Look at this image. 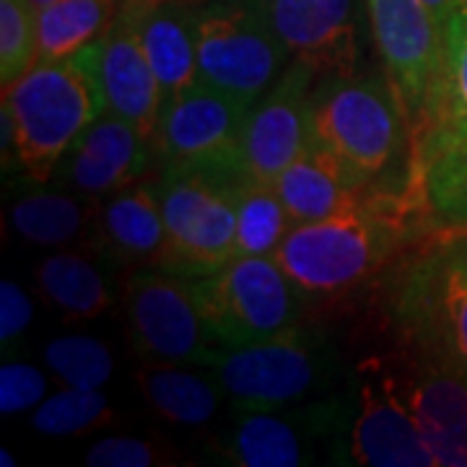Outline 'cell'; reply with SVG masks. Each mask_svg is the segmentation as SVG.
Here are the masks:
<instances>
[{"label": "cell", "instance_id": "e575fe53", "mask_svg": "<svg viewBox=\"0 0 467 467\" xmlns=\"http://www.w3.org/2000/svg\"><path fill=\"white\" fill-rule=\"evenodd\" d=\"M426 5H429V11L434 14L436 24H439V29L447 34V26H450L451 16L467 5V0H423Z\"/></svg>", "mask_w": 467, "mask_h": 467}, {"label": "cell", "instance_id": "d590c367", "mask_svg": "<svg viewBox=\"0 0 467 467\" xmlns=\"http://www.w3.org/2000/svg\"><path fill=\"white\" fill-rule=\"evenodd\" d=\"M0 457H3V460H0V465H3V467H14V465H16L14 454H11V451H8V450H0Z\"/></svg>", "mask_w": 467, "mask_h": 467}, {"label": "cell", "instance_id": "8992f818", "mask_svg": "<svg viewBox=\"0 0 467 467\" xmlns=\"http://www.w3.org/2000/svg\"><path fill=\"white\" fill-rule=\"evenodd\" d=\"M221 389L239 408H285L322 389L333 377V353L317 330L294 325L250 346H218L205 358Z\"/></svg>", "mask_w": 467, "mask_h": 467}, {"label": "cell", "instance_id": "4dcf8cb0", "mask_svg": "<svg viewBox=\"0 0 467 467\" xmlns=\"http://www.w3.org/2000/svg\"><path fill=\"white\" fill-rule=\"evenodd\" d=\"M36 63V11L29 0H0V81L16 84Z\"/></svg>", "mask_w": 467, "mask_h": 467}, {"label": "cell", "instance_id": "7a4b0ae2", "mask_svg": "<svg viewBox=\"0 0 467 467\" xmlns=\"http://www.w3.org/2000/svg\"><path fill=\"white\" fill-rule=\"evenodd\" d=\"M3 107L14 122L18 164L47 182L67 149L107 112L94 47L66 60H36L16 84L3 86Z\"/></svg>", "mask_w": 467, "mask_h": 467}, {"label": "cell", "instance_id": "1f68e13d", "mask_svg": "<svg viewBox=\"0 0 467 467\" xmlns=\"http://www.w3.org/2000/svg\"><path fill=\"white\" fill-rule=\"evenodd\" d=\"M177 462V454L167 444L140 436H104L86 451V465L91 467H159Z\"/></svg>", "mask_w": 467, "mask_h": 467}, {"label": "cell", "instance_id": "4316f807", "mask_svg": "<svg viewBox=\"0 0 467 467\" xmlns=\"http://www.w3.org/2000/svg\"><path fill=\"white\" fill-rule=\"evenodd\" d=\"M294 221L275 187L239 174L236 182V254L275 257Z\"/></svg>", "mask_w": 467, "mask_h": 467}, {"label": "cell", "instance_id": "30bf717a", "mask_svg": "<svg viewBox=\"0 0 467 467\" xmlns=\"http://www.w3.org/2000/svg\"><path fill=\"white\" fill-rule=\"evenodd\" d=\"M398 312L402 333L467 379V242L444 244L410 270Z\"/></svg>", "mask_w": 467, "mask_h": 467}, {"label": "cell", "instance_id": "277c9868", "mask_svg": "<svg viewBox=\"0 0 467 467\" xmlns=\"http://www.w3.org/2000/svg\"><path fill=\"white\" fill-rule=\"evenodd\" d=\"M236 182L239 171L169 167L159 180L167 226L161 263L190 281L216 273L236 257Z\"/></svg>", "mask_w": 467, "mask_h": 467}, {"label": "cell", "instance_id": "5bb4252c", "mask_svg": "<svg viewBox=\"0 0 467 467\" xmlns=\"http://www.w3.org/2000/svg\"><path fill=\"white\" fill-rule=\"evenodd\" d=\"M317 73L291 60L281 78L252 104L244 135L239 174L270 184L296 156L309 149V101Z\"/></svg>", "mask_w": 467, "mask_h": 467}, {"label": "cell", "instance_id": "6da1fadb", "mask_svg": "<svg viewBox=\"0 0 467 467\" xmlns=\"http://www.w3.org/2000/svg\"><path fill=\"white\" fill-rule=\"evenodd\" d=\"M416 208L389 195H371L346 213L296 223L275 260L301 296L335 299L356 291L382 270L408 234V213Z\"/></svg>", "mask_w": 467, "mask_h": 467}, {"label": "cell", "instance_id": "d4e9b609", "mask_svg": "<svg viewBox=\"0 0 467 467\" xmlns=\"http://www.w3.org/2000/svg\"><path fill=\"white\" fill-rule=\"evenodd\" d=\"M125 0H57L36 11V60H66L112 26Z\"/></svg>", "mask_w": 467, "mask_h": 467}, {"label": "cell", "instance_id": "2e32d148", "mask_svg": "<svg viewBox=\"0 0 467 467\" xmlns=\"http://www.w3.org/2000/svg\"><path fill=\"white\" fill-rule=\"evenodd\" d=\"M263 8L294 60L325 78L356 76V0H263Z\"/></svg>", "mask_w": 467, "mask_h": 467}, {"label": "cell", "instance_id": "ac0fdd59", "mask_svg": "<svg viewBox=\"0 0 467 467\" xmlns=\"http://www.w3.org/2000/svg\"><path fill=\"white\" fill-rule=\"evenodd\" d=\"M150 149L153 143L135 125L104 112L67 149L55 174L88 198L112 195L146 174Z\"/></svg>", "mask_w": 467, "mask_h": 467}, {"label": "cell", "instance_id": "9c48e42d", "mask_svg": "<svg viewBox=\"0 0 467 467\" xmlns=\"http://www.w3.org/2000/svg\"><path fill=\"white\" fill-rule=\"evenodd\" d=\"M125 312L143 361H202L213 335L202 319L192 281L164 267L140 270L125 284Z\"/></svg>", "mask_w": 467, "mask_h": 467}, {"label": "cell", "instance_id": "3957f363", "mask_svg": "<svg viewBox=\"0 0 467 467\" xmlns=\"http://www.w3.org/2000/svg\"><path fill=\"white\" fill-rule=\"evenodd\" d=\"M408 115L392 86L374 78L333 76L312 91L309 140L374 182L405 149Z\"/></svg>", "mask_w": 467, "mask_h": 467}, {"label": "cell", "instance_id": "e0dca14e", "mask_svg": "<svg viewBox=\"0 0 467 467\" xmlns=\"http://www.w3.org/2000/svg\"><path fill=\"white\" fill-rule=\"evenodd\" d=\"M337 405H312L281 413L278 408H244L234 429L221 441L223 462L239 467H299L312 460V447L322 429L340 423Z\"/></svg>", "mask_w": 467, "mask_h": 467}, {"label": "cell", "instance_id": "7c38bea8", "mask_svg": "<svg viewBox=\"0 0 467 467\" xmlns=\"http://www.w3.org/2000/svg\"><path fill=\"white\" fill-rule=\"evenodd\" d=\"M346 462L364 467H436L387 361H367L350 413Z\"/></svg>", "mask_w": 467, "mask_h": 467}, {"label": "cell", "instance_id": "83f0119b", "mask_svg": "<svg viewBox=\"0 0 467 467\" xmlns=\"http://www.w3.org/2000/svg\"><path fill=\"white\" fill-rule=\"evenodd\" d=\"M86 202L67 192L36 190L11 205V226L39 247H66L86 232Z\"/></svg>", "mask_w": 467, "mask_h": 467}, {"label": "cell", "instance_id": "52a82bcc", "mask_svg": "<svg viewBox=\"0 0 467 467\" xmlns=\"http://www.w3.org/2000/svg\"><path fill=\"white\" fill-rule=\"evenodd\" d=\"M192 291L216 346H250L299 325V288L275 257L236 254Z\"/></svg>", "mask_w": 467, "mask_h": 467}, {"label": "cell", "instance_id": "ba28073f", "mask_svg": "<svg viewBox=\"0 0 467 467\" xmlns=\"http://www.w3.org/2000/svg\"><path fill=\"white\" fill-rule=\"evenodd\" d=\"M387 84L410 122H420L444 70V32L423 0H364Z\"/></svg>", "mask_w": 467, "mask_h": 467}, {"label": "cell", "instance_id": "cb8c5ba5", "mask_svg": "<svg viewBox=\"0 0 467 467\" xmlns=\"http://www.w3.org/2000/svg\"><path fill=\"white\" fill-rule=\"evenodd\" d=\"M42 299L70 322L101 317L112 306V294L101 270L76 252H55L36 265Z\"/></svg>", "mask_w": 467, "mask_h": 467}, {"label": "cell", "instance_id": "5b68a950", "mask_svg": "<svg viewBox=\"0 0 467 467\" xmlns=\"http://www.w3.org/2000/svg\"><path fill=\"white\" fill-rule=\"evenodd\" d=\"M195 42L202 84L247 104L260 99L294 60L263 0H205L195 5Z\"/></svg>", "mask_w": 467, "mask_h": 467}, {"label": "cell", "instance_id": "484cf974", "mask_svg": "<svg viewBox=\"0 0 467 467\" xmlns=\"http://www.w3.org/2000/svg\"><path fill=\"white\" fill-rule=\"evenodd\" d=\"M444 45V70L416 135L467 133V5L451 16Z\"/></svg>", "mask_w": 467, "mask_h": 467}, {"label": "cell", "instance_id": "836d02e7", "mask_svg": "<svg viewBox=\"0 0 467 467\" xmlns=\"http://www.w3.org/2000/svg\"><path fill=\"white\" fill-rule=\"evenodd\" d=\"M32 299L26 296V291L21 285L5 278L0 284V343H3V350L16 346L18 337L32 325Z\"/></svg>", "mask_w": 467, "mask_h": 467}, {"label": "cell", "instance_id": "9a60e30c", "mask_svg": "<svg viewBox=\"0 0 467 467\" xmlns=\"http://www.w3.org/2000/svg\"><path fill=\"white\" fill-rule=\"evenodd\" d=\"M91 47L107 112L128 119L153 143L164 109V91L143 52L130 0L122 3L112 26Z\"/></svg>", "mask_w": 467, "mask_h": 467}, {"label": "cell", "instance_id": "44dd1931", "mask_svg": "<svg viewBox=\"0 0 467 467\" xmlns=\"http://www.w3.org/2000/svg\"><path fill=\"white\" fill-rule=\"evenodd\" d=\"M143 52L164 91V101L201 84L195 8L184 0H130Z\"/></svg>", "mask_w": 467, "mask_h": 467}, {"label": "cell", "instance_id": "8fae6325", "mask_svg": "<svg viewBox=\"0 0 467 467\" xmlns=\"http://www.w3.org/2000/svg\"><path fill=\"white\" fill-rule=\"evenodd\" d=\"M250 109L247 101L201 81L164 101L153 146L169 167L239 171Z\"/></svg>", "mask_w": 467, "mask_h": 467}, {"label": "cell", "instance_id": "f1b7e54d", "mask_svg": "<svg viewBox=\"0 0 467 467\" xmlns=\"http://www.w3.org/2000/svg\"><path fill=\"white\" fill-rule=\"evenodd\" d=\"M115 408L101 389L66 387L34 408L32 429L36 434L66 439L101 431L115 423Z\"/></svg>", "mask_w": 467, "mask_h": 467}, {"label": "cell", "instance_id": "603a6c76", "mask_svg": "<svg viewBox=\"0 0 467 467\" xmlns=\"http://www.w3.org/2000/svg\"><path fill=\"white\" fill-rule=\"evenodd\" d=\"M135 382L159 416L180 426L213 420L223 392L213 379L169 361H143L135 371Z\"/></svg>", "mask_w": 467, "mask_h": 467}, {"label": "cell", "instance_id": "ffe728a7", "mask_svg": "<svg viewBox=\"0 0 467 467\" xmlns=\"http://www.w3.org/2000/svg\"><path fill=\"white\" fill-rule=\"evenodd\" d=\"M270 184L284 201L294 226L346 213L371 198L368 182L356 177L330 150L315 143H309V149Z\"/></svg>", "mask_w": 467, "mask_h": 467}, {"label": "cell", "instance_id": "f546056e", "mask_svg": "<svg viewBox=\"0 0 467 467\" xmlns=\"http://www.w3.org/2000/svg\"><path fill=\"white\" fill-rule=\"evenodd\" d=\"M45 364L66 387L101 389L115 374V356L91 335H60L45 346Z\"/></svg>", "mask_w": 467, "mask_h": 467}, {"label": "cell", "instance_id": "7402d4cb", "mask_svg": "<svg viewBox=\"0 0 467 467\" xmlns=\"http://www.w3.org/2000/svg\"><path fill=\"white\" fill-rule=\"evenodd\" d=\"M99 234L104 247L122 263L159 265L167 244L159 184L135 182L112 192L101 208Z\"/></svg>", "mask_w": 467, "mask_h": 467}, {"label": "cell", "instance_id": "8d00e7d4", "mask_svg": "<svg viewBox=\"0 0 467 467\" xmlns=\"http://www.w3.org/2000/svg\"><path fill=\"white\" fill-rule=\"evenodd\" d=\"M52 3H57V0H29V5H32L34 11H42V8H47Z\"/></svg>", "mask_w": 467, "mask_h": 467}, {"label": "cell", "instance_id": "4fadbf2b", "mask_svg": "<svg viewBox=\"0 0 467 467\" xmlns=\"http://www.w3.org/2000/svg\"><path fill=\"white\" fill-rule=\"evenodd\" d=\"M402 353L392 371L436 467H467V379L408 335Z\"/></svg>", "mask_w": 467, "mask_h": 467}, {"label": "cell", "instance_id": "d6a6232c", "mask_svg": "<svg viewBox=\"0 0 467 467\" xmlns=\"http://www.w3.org/2000/svg\"><path fill=\"white\" fill-rule=\"evenodd\" d=\"M47 398V377L42 368L11 361L0 368V413L16 416L34 410L39 402Z\"/></svg>", "mask_w": 467, "mask_h": 467}, {"label": "cell", "instance_id": "d6986e66", "mask_svg": "<svg viewBox=\"0 0 467 467\" xmlns=\"http://www.w3.org/2000/svg\"><path fill=\"white\" fill-rule=\"evenodd\" d=\"M405 192L436 223L467 234V133L416 135Z\"/></svg>", "mask_w": 467, "mask_h": 467}]
</instances>
